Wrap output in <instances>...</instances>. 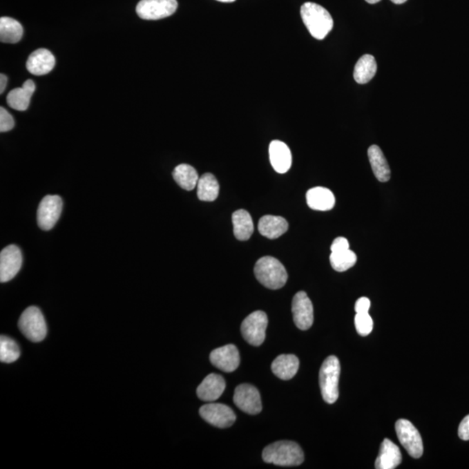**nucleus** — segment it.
<instances>
[{
    "label": "nucleus",
    "instance_id": "nucleus-15",
    "mask_svg": "<svg viewBox=\"0 0 469 469\" xmlns=\"http://www.w3.org/2000/svg\"><path fill=\"white\" fill-rule=\"evenodd\" d=\"M55 57L47 49L35 50L26 62V69L35 76L46 75L52 72L55 66Z\"/></svg>",
    "mask_w": 469,
    "mask_h": 469
},
{
    "label": "nucleus",
    "instance_id": "nucleus-30",
    "mask_svg": "<svg viewBox=\"0 0 469 469\" xmlns=\"http://www.w3.org/2000/svg\"><path fill=\"white\" fill-rule=\"evenodd\" d=\"M20 350L18 344L10 337H0V361L5 363L16 362L19 358Z\"/></svg>",
    "mask_w": 469,
    "mask_h": 469
},
{
    "label": "nucleus",
    "instance_id": "nucleus-17",
    "mask_svg": "<svg viewBox=\"0 0 469 469\" xmlns=\"http://www.w3.org/2000/svg\"><path fill=\"white\" fill-rule=\"evenodd\" d=\"M226 383L224 377L218 374H210L198 386L197 393L199 399L214 401L219 399L224 392Z\"/></svg>",
    "mask_w": 469,
    "mask_h": 469
},
{
    "label": "nucleus",
    "instance_id": "nucleus-37",
    "mask_svg": "<svg viewBox=\"0 0 469 469\" xmlns=\"http://www.w3.org/2000/svg\"><path fill=\"white\" fill-rule=\"evenodd\" d=\"M390 1H392L394 4L401 5L406 2L407 0H390Z\"/></svg>",
    "mask_w": 469,
    "mask_h": 469
},
{
    "label": "nucleus",
    "instance_id": "nucleus-35",
    "mask_svg": "<svg viewBox=\"0 0 469 469\" xmlns=\"http://www.w3.org/2000/svg\"><path fill=\"white\" fill-rule=\"evenodd\" d=\"M370 301L369 298H361L356 303L355 309L356 313H369Z\"/></svg>",
    "mask_w": 469,
    "mask_h": 469
},
{
    "label": "nucleus",
    "instance_id": "nucleus-29",
    "mask_svg": "<svg viewBox=\"0 0 469 469\" xmlns=\"http://www.w3.org/2000/svg\"><path fill=\"white\" fill-rule=\"evenodd\" d=\"M330 265L335 271L343 272L352 268L356 265L357 256L355 252L347 249V251L340 252H332L329 256Z\"/></svg>",
    "mask_w": 469,
    "mask_h": 469
},
{
    "label": "nucleus",
    "instance_id": "nucleus-24",
    "mask_svg": "<svg viewBox=\"0 0 469 469\" xmlns=\"http://www.w3.org/2000/svg\"><path fill=\"white\" fill-rule=\"evenodd\" d=\"M232 222L236 238L240 241H246L251 238L254 232V224L248 211L239 210L234 212L232 215Z\"/></svg>",
    "mask_w": 469,
    "mask_h": 469
},
{
    "label": "nucleus",
    "instance_id": "nucleus-14",
    "mask_svg": "<svg viewBox=\"0 0 469 469\" xmlns=\"http://www.w3.org/2000/svg\"><path fill=\"white\" fill-rule=\"evenodd\" d=\"M212 365L224 372H233L240 364V355L238 347L233 344L218 347L211 353Z\"/></svg>",
    "mask_w": 469,
    "mask_h": 469
},
{
    "label": "nucleus",
    "instance_id": "nucleus-33",
    "mask_svg": "<svg viewBox=\"0 0 469 469\" xmlns=\"http://www.w3.org/2000/svg\"><path fill=\"white\" fill-rule=\"evenodd\" d=\"M349 249V242L344 238H337L335 239L332 242V247H330L333 253L347 251Z\"/></svg>",
    "mask_w": 469,
    "mask_h": 469
},
{
    "label": "nucleus",
    "instance_id": "nucleus-16",
    "mask_svg": "<svg viewBox=\"0 0 469 469\" xmlns=\"http://www.w3.org/2000/svg\"><path fill=\"white\" fill-rule=\"evenodd\" d=\"M269 160L278 173H286L291 167L292 155L288 145L282 141L274 140L269 144Z\"/></svg>",
    "mask_w": 469,
    "mask_h": 469
},
{
    "label": "nucleus",
    "instance_id": "nucleus-20",
    "mask_svg": "<svg viewBox=\"0 0 469 469\" xmlns=\"http://www.w3.org/2000/svg\"><path fill=\"white\" fill-rule=\"evenodd\" d=\"M403 461L400 448L389 439H384L376 461L377 469H394Z\"/></svg>",
    "mask_w": 469,
    "mask_h": 469
},
{
    "label": "nucleus",
    "instance_id": "nucleus-26",
    "mask_svg": "<svg viewBox=\"0 0 469 469\" xmlns=\"http://www.w3.org/2000/svg\"><path fill=\"white\" fill-rule=\"evenodd\" d=\"M377 65L376 59L372 55L366 54L360 57L354 70V79L356 82L363 84L369 83L376 75Z\"/></svg>",
    "mask_w": 469,
    "mask_h": 469
},
{
    "label": "nucleus",
    "instance_id": "nucleus-28",
    "mask_svg": "<svg viewBox=\"0 0 469 469\" xmlns=\"http://www.w3.org/2000/svg\"><path fill=\"white\" fill-rule=\"evenodd\" d=\"M198 187V197L201 201L212 202L218 198L219 194V184L214 175L205 173L199 178Z\"/></svg>",
    "mask_w": 469,
    "mask_h": 469
},
{
    "label": "nucleus",
    "instance_id": "nucleus-23",
    "mask_svg": "<svg viewBox=\"0 0 469 469\" xmlns=\"http://www.w3.org/2000/svg\"><path fill=\"white\" fill-rule=\"evenodd\" d=\"M367 156L372 168L373 173L378 181L385 183L390 180V168L385 156L377 145H372L367 151Z\"/></svg>",
    "mask_w": 469,
    "mask_h": 469
},
{
    "label": "nucleus",
    "instance_id": "nucleus-6",
    "mask_svg": "<svg viewBox=\"0 0 469 469\" xmlns=\"http://www.w3.org/2000/svg\"><path fill=\"white\" fill-rule=\"evenodd\" d=\"M268 316L265 312L258 310L246 317L241 325V332L245 340L252 346L258 347L265 342Z\"/></svg>",
    "mask_w": 469,
    "mask_h": 469
},
{
    "label": "nucleus",
    "instance_id": "nucleus-39",
    "mask_svg": "<svg viewBox=\"0 0 469 469\" xmlns=\"http://www.w3.org/2000/svg\"><path fill=\"white\" fill-rule=\"evenodd\" d=\"M217 1L224 2V3H231V2L236 1V0H217Z\"/></svg>",
    "mask_w": 469,
    "mask_h": 469
},
{
    "label": "nucleus",
    "instance_id": "nucleus-1",
    "mask_svg": "<svg viewBox=\"0 0 469 469\" xmlns=\"http://www.w3.org/2000/svg\"><path fill=\"white\" fill-rule=\"evenodd\" d=\"M262 459L267 463L294 467L303 463L305 454L301 447L294 441H281L266 447L262 452Z\"/></svg>",
    "mask_w": 469,
    "mask_h": 469
},
{
    "label": "nucleus",
    "instance_id": "nucleus-32",
    "mask_svg": "<svg viewBox=\"0 0 469 469\" xmlns=\"http://www.w3.org/2000/svg\"><path fill=\"white\" fill-rule=\"evenodd\" d=\"M15 119L5 108H0V131L8 133L15 127Z\"/></svg>",
    "mask_w": 469,
    "mask_h": 469
},
{
    "label": "nucleus",
    "instance_id": "nucleus-12",
    "mask_svg": "<svg viewBox=\"0 0 469 469\" xmlns=\"http://www.w3.org/2000/svg\"><path fill=\"white\" fill-rule=\"evenodd\" d=\"M23 263L22 252L16 245H9L0 253V281H11L18 274Z\"/></svg>",
    "mask_w": 469,
    "mask_h": 469
},
{
    "label": "nucleus",
    "instance_id": "nucleus-5",
    "mask_svg": "<svg viewBox=\"0 0 469 469\" xmlns=\"http://www.w3.org/2000/svg\"><path fill=\"white\" fill-rule=\"evenodd\" d=\"M20 332L33 343L41 342L46 338L47 326L41 310L35 306L29 307L22 313L19 320Z\"/></svg>",
    "mask_w": 469,
    "mask_h": 469
},
{
    "label": "nucleus",
    "instance_id": "nucleus-13",
    "mask_svg": "<svg viewBox=\"0 0 469 469\" xmlns=\"http://www.w3.org/2000/svg\"><path fill=\"white\" fill-rule=\"evenodd\" d=\"M292 313L295 325L298 329L307 330L314 322V309L312 301L305 291L296 293L292 301Z\"/></svg>",
    "mask_w": 469,
    "mask_h": 469
},
{
    "label": "nucleus",
    "instance_id": "nucleus-25",
    "mask_svg": "<svg viewBox=\"0 0 469 469\" xmlns=\"http://www.w3.org/2000/svg\"><path fill=\"white\" fill-rule=\"evenodd\" d=\"M23 33V26L16 19L9 17L0 19V40L2 43H18L21 40Z\"/></svg>",
    "mask_w": 469,
    "mask_h": 469
},
{
    "label": "nucleus",
    "instance_id": "nucleus-19",
    "mask_svg": "<svg viewBox=\"0 0 469 469\" xmlns=\"http://www.w3.org/2000/svg\"><path fill=\"white\" fill-rule=\"evenodd\" d=\"M307 204L312 210L327 211L332 210L336 204L335 195L329 189L316 187L306 194Z\"/></svg>",
    "mask_w": 469,
    "mask_h": 469
},
{
    "label": "nucleus",
    "instance_id": "nucleus-4",
    "mask_svg": "<svg viewBox=\"0 0 469 469\" xmlns=\"http://www.w3.org/2000/svg\"><path fill=\"white\" fill-rule=\"evenodd\" d=\"M341 366L338 358L330 356L323 362L319 373L320 392L327 403H336L339 396Z\"/></svg>",
    "mask_w": 469,
    "mask_h": 469
},
{
    "label": "nucleus",
    "instance_id": "nucleus-3",
    "mask_svg": "<svg viewBox=\"0 0 469 469\" xmlns=\"http://www.w3.org/2000/svg\"><path fill=\"white\" fill-rule=\"evenodd\" d=\"M254 272L256 279L271 289L283 288L288 280V273L283 263L269 256H263L256 262Z\"/></svg>",
    "mask_w": 469,
    "mask_h": 469
},
{
    "label": "nucleus",
    "instance_id": "nucleus-9",
    "mask_svg": "<svg viewBox=\"0 0 469 469\" xmlns=\"http://www.w3.org/2000/svg\"><path fill=\"white\" fill-rule=\"evenodd\" d=\"M63 202L57 195H48L40 202L37 213V220L43 231H50L57 224L61 215Z\"/></svg>",
    "mask_w": 469,
    "mask_h": 469
},
{
    "label": "nucleus",
    "instance_id": "nucleus-18",
    "mask_svg": "<svg viewBox=\"0 0 469 469\" xmlns=\"http://www.w3.org/2000/svg\"><path fill=\"white\" fill-rule=\"evenodd\" d=\"M36 86L32 79L26 80L22 87L16 88L9 93L6 101L12 109L23 111L28 109L31 97L35 93Z\"/></svg>",
    "mask_w": 469,
    "mask_h": 469
},
{
    "label": "nucleus",
    "instance_id": "nucleus-34",
    "mask_svg": "<svg viewBox=\"0 0 469 469\" xmlns=\"http://www.w3.org/2000/svg\"><path fill=\"white\" fill-rule=\"evenodd\" d=\"M459 437L463 441H469V414L461 421L458 430Z\"/></svg>",
    "mask_w": 469,
    "mask_h": 469
},
{
    "label": "nucleus",
    "instance_id": "nucleus-11",
    "mask_svg": "<svg viewBox=\"0 0 469 469\" xmlns=\"http://www.w3.org/2000/svg\"><path fill=\"white\" fill-rule=\"evenodd\" d=\"M234 403L244 412L258 414L262 411V401L259 391L251 384H241L235 390Z\"/></svg>",
    "mask_w": 469,
    "mask_h": 469
},
{
    "label": "nucleus",
    "instance_id": "nucleus-31",
    "mask_svg": "<svg viewBox=\"0 0 469 469\" xmlns=\"http://www.w3.org/2000/svg\"><path fill=\"white\" fill-rule=\"evenodd\" d=\"M355 325L359 335L365 336L370 335L373 329V320L369 313H356Z\"/></svg>",
    "mask_w": 469,
    "mask_h": 469
},
{
    "label": "nucleus",
    "instance_id": "nucleus-27",
    "mask_svg": "<svg viewBox=\"0 0 469 469\" xmlns=\"http://www.w3.org/2000/svg\"><path fill=\"white\" fill-rule=\"evenodd\" d=\"M172 175L177 184L185 191H192L197 187L198 174L191 165L186 164L178 165L172 172Z\"/></svg>",
    "mask_w": 469,
    "mask_h": 469
},
{
    "label": "nucleus",
    "instance_id": "nucleus-21",
    "mask_svg": "<svg viewBox=\"0 0 469 469\" xmlns=\"http://www.w3.org/2000/svg\"><path fill=\"white\" fill-rule=\"evenodd\" d=\"M289 224L286 219L278 216L267 215L260 219L258 231L263 237L276 239L288 231Z\"/></svg>",
    "mask_w": 469,
    "mask_h": 469
},
{
    "label": "nucleus",
    "instance_id": "nucleus-10",
    "mask_svg": "<svg viewBox=\"0 0 469 469\" xmlns=\"http://www.w3.org/2000/svg\"><path fill=\"white\" fill-rule=\"evenodd\" d=\"M199 413L202 419L207 423L220 428L232 426L237 418L231 408L222 403L204 405L199 410Z\"/></svg>",
    "mask_w": 469,
    "mask_h": 469
},
{
    "label": "nucleus",
    "instance_id": "nucleus-7",
    "mask_svg": "<svg viewBox=\"0 0 469 469\" xmlns=\"http://www.w3.org/2000/svg\"><path fill=\"white\" fill-rule=\"evenodd\" d=\"M396 430L400 443L413 458H420L423 454V443L419 431L410 421L401 419L396 423Z\"/></svg>",
    "mask_w": 469,
    "mask_h": 469
},
{
    "label": "nucleus",
    "instance_id": "nucleus-2",
    "mask_svg": "<svg viewBox=\"0 0 469 469\" xmlns=\"http://www.w3.org/2000/svg\"><path fill=\"white\" fill-rule=\"evenodd\" d=\"M301 16L310 35L319 40L325 39L334 26L330 13L322 6L307 2L302 6Z\"/></svg>",
    "mask_w": 469,
    "mask_h": 469
},
{
    "label": "nucleus",
    "instance_id": "nucleus-22",
    "mask_svg": "<svg viewBox=\"0 0 469 469\" xmlns=\"http://www.w3.org/2000/svg\"><path fill=\"white\" fill-rule=\"evenodd\" d=\"M299 369V359L294 355H280L272 363L271 370L280 379L288 381L294 377Z\"/></svg>",
    "mask_w": 469,
    "mask_h": 469
},
{
    "label": "nucleus",
    "instance_id": "nucleus-8",
    "mask_svg": "<svg viewBox=\"0 0 469 469\" xmlns=\"http://www.w3.org/2000/svg\"><path fill=\"white\" fill-rule=\"evenodd\" d=\"M177 0H141L136 11L145 20H158L174 15L178 9Z\"/></svg>",
    "mask_w": 469,
    "mask_h": 469
},
{
    "label": "nucleus",
    "instance_id": "nucleus-36",
    "mask_svg": "<svg viewBox=\"0 0 469 469\" xmlns=\"http://www.w3.org/2000/svg\"><path fill=\"white\" fill-rule=\"evenodd\" d=\"M6 84H8V77L2 73L1 75H0V93H4Z\"/></svg>",
    "mask_w": 469,
    "mask_h": 469
},
{
    "label": "nucleus",
    "instance_id": "nucleus-38",
    "mask_svg": "<svg viewBox=\"0 0 469 469\" xmlns=\"http://www.w3.org/2000/svg\"><path fill=\"white\" fill-rule=\"evenodd\" d=\"M369 4H376V3L380 2L381 0H365Z\"/></svg>",
    "mask_w": 469,
    "mask_h": 469
}]
</instances>
